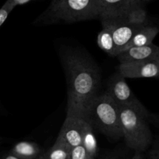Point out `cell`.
<instances>
[{"label":"cell","instance_id":"obj_1","mask_svg":"<svg viewBox=\"0 0 159 159\" xmlns=\"http://www.w3.org/2000/svg\"><path fill=\"white\" fill-rule=\"evenodd\" d=\"M60 57L66 77V113L84 116L87 107L99 94L98 67L90 56L74 48L63 49Z\"/></svg>","mask_w":159,"mask_h":159},{"label":"cell","instance_id":"obj_2","mask_svg":"<svg viewBox=\"0 0 159 159\" xmlns=\"http://www.w3.org/2000/svg\"><path fill=\"white\" fill-rule=\"evenodd\" d=\"M95 19H99L95 0H51L34 23L37 26H45Z\"/></svg>","mask_w":159,"mask_h":159},{"label":"cell","instance_id":"obj_3","mask_svg":"<svg viewBox=\"0 0 159 159\" xmlns=\"http://www.w3.org/2000/svg\"><path fill=\"white\" fill-rule=\"evenodd\" d=\"M84 117L109 140L123 138L119 107L105 93H99L87 107Z\"/></svg>","mask_w":159,"mask_h":159},{"label":"cell","instance_id":"obj_4","mask_svg":"<svg viewBox=\"0 0 159 159\" xmlns=\"http://www.w3.org/2000/svg\"><path fill=\"white\" fill-rule=\"evenodd\" d=\"M123 138L126 145L135 152H143L151 147L153 136L148 124L149 113L129 107H119Z\"/></svg>","mask_w":159,"mask_h":159},{"label":"cell","instance_id":"obj_5","mask_svg":"<svg viewBox=\"0 0 159 159\" xmlns=\"http://www.w3.org/2000/svg\"><path fill=\"white\" fill-rule=\"evenodd\" d=\"M125 78L118 72L109 78L104 93L119 107H129L143 113H148L126 83Z\"/></svg>","mask_w":159,"mask_h":159},{"label":"cell","instance_id":"obj_6","mask_svg":"<svg viewBox=\"0 0 159 159\" xmlns=\"http://www.w3.org/2000/svg\"><path fill=\"white\" fill-rule=\"evenodd\" d=\"M110 26L115 43V57H117L123 51L127 49V47L132 37L139 29L143 26L132 24L128 22L124 17L115 19H102ZM145 26V25H144Z\"/></svg>","mask_w":159,"mask_h":159},{"label":"cell","instance_id":"obj_7","mask_svg":"<svg viewBox=\"0 0 159 159\" xmlns=\"http://www.w3.org/2000/svg\"><path fill=\"white\" fill-rule=\"evenodd\" d=\"M86 119L74 113H66V117L60 129L55 142L66 146L71 150L82 144V135Z\"/></svg>","mask_w":159,"mask_h":159},{"label":"cell","instance_id":"obj_8","mask_svg":"<svg viewBox=\"0 0 159 159\" xmlns=\"http://www.w3.org/2000/svg\"><path fill=\"white\" fill-rule=\"evenodd\" d=\"M99 20L126 16L133 9L144 6L138 0H95Z\"/></svg>","mask_w":159,"mask_h":159},{"label":"cell","instance_id":"obj_9","mask_svg":"<svg viewBox=\"0 0 159 159\" xmlns=\"http://www.w3.org/2000/svg\"><path fill=\"white\" fill-rule=\"evenodd\" d=\"M118 72L125 79H159V60L119 64Z\"/></svg>","mask_w":159,"mask_h":159},{"label":"cell","instance_id":"obj_10","mask_svg":"<svg viewBox=\"0 0 159 159\" xmlns=\"http://www.w3.org/2000/svg\"><path fill=\"white\" fill-rule=\"evenodd\" d=\"M119 64L143 61L159 60V47L151 43L141 47H132L117 56Z\"/></svg>","mask_w":159,"mask_h":159},{"label":"cell","instance_id":"obj_11","mask_svg":"<svg viewBox=\"0 0 159 159\" xmlns=\"http://www.w3.org/2000/svg\"><path fill=\"white\" fill-rule=\"evenodd\" d=\"M45 150L34 141H23L14 144L9 151L20 159H40Z\"/></svg>","mask_w":159,"mask_h":159},{"label":"cell","instance_id":"obj_12","mask_svg":"<svg viewBox=\"0 0 159 159\" xmlns=\"http://www.w3.org/2000/svg\"><path fill=\"white\" fill-rule=\"evenodd\" d=\"M158 33L159 27L154 25L147 24L141 26L133 36L132 40L128 45L127 49L132 47H141L151 44Z\"/></svg>","mask_w":159,"mask_h":159},{"label":"cell","instance_id":"obj_13","mask_svg":"<svg viewBox=\"0 0 159 159\" xmlns=\"http://www.w3.org/2000/svg\"><path fill=\"white\" fill-rule=\"evenodd\" d=\"M101 22L102 24V30L98 34L97 37V43L98 47L102 51L108 54L109 55L115 57V43H114L112 29L105 22Z\"/></svg>","mask_w":159,"mask_h":159},{"label":"cell","instance_id":"obj_14","mask_svg":"<svg viewBox=\"0 0 159 159\" xmlns=\"http://www.w3.org/2000/svg\"><path fill=\"white\" fill-rule=\"evenodd\" d=\"M94 130V129L92 127L90 123L86 120L84 131H83L82 144H81L86 149L89 156L92 158H95L98 152V141L95 138Z\"/></svg>","mask_w":159,"mask_h":159},{"label":"cell","instance_id":"obj_15","mask_svg":"<svg viewBox=\"0 0 159 159\" xmlns=\"http://www.w3.org/2000/svg\"><path fill=\"white\" fill-rule=\"evenodd\" d=\"M70 149L59 143L55 144L45 151L40 159H70Z\"/></svg>","mask_w":159,"mask_h":159},{"label":"cell","instance_id":"obj_16","mask_svg":"<svg viewBox=\"0 0 159 159\" xmlns=\"http://www.w3.org/2000/svg\"><path fill=\"white\" fill-rule=\"evenodd\" d=\"M90 158L82 144L76 146L70 150V159H87Z\"/></svg>","mask_w":159,"mask_h":159},{"label":"cell","instance_id":"obj_17","mask_svg":"<svg viewBox=\"0 0 159 159\" xmlns=\"http://www.w3.org/2000/svg\"><path fill=\"white\" fill-rule=\"evenodd\" d=\"M14 8L7 1L0 8V26L4 23V22L6 20L9 14L12 12V10Z\"/></svg>","mask_w":159,"mask_h":159},{"label":"cell","instance_id":"obj_18","mask_svg":"<svg viewBox=\"0 0 159 159\" xmlns=\"http://www.w3.org/2000/svg\"><path fill=\"white\" fill-rule=\"evenodd\" d=\"M149 158L150 159H159V137H157L151 144Z\"/></svg>","mask_w":159,"mask_h":159},{"label":"cell","instance_id":"obj_19","mask_svg":"<svg viewBox=\"0 0 159 159\" xmlns=\"http://www.w3.org/2000/svg\"><path fill=\"white\" fill-rule=\"evenodd\" d=\"M30 1H31V0H7L8 2L13 8H15L17 6H20V5L26 4V3L29 2Z\"/></svg>","mask_w":159,"mask_h":159},{"label":"cell","instance_id":"obj_20","mask_svg":"<svg viewBox=\"0 0 159 159\" xmlns=\"http://www.w3.org/2000/svg\"><path fill=\"white\" fill-rule=\"evenodd\" d=\"M0 159H20L17 157H16L15 155H13L12 154H11L10 152H8L6 153H4L3 155H2L0 156Z\"/></svg>","mask_w":159,"mask_h":159},{"label":"cell","instance_id":"obj_21","mask_svg":"<svg viewBox=\"0 0 159 159\" xmlns=\"http://www.w3.org/2000/svg\"><path fill=\"white\" fill-rule=\"evenodd\" d=\"M130 159H143L142 153L141 152H135L134 155H132V157Z\"/></svg>","mask_w":159,"mask_h":159},{"label":"cell","instance_id":"obj_22","mask_svg":"<svg viewBox=\"0 0 159 159\" xmlns=\"http://www.w3.org/2000/svg\"><path fill=\"white\" fill-rule=\"evenodd\" d=\"M138 1L140 2L143 3V4L144 5L145 3H147V2H151V0H138Z\"/></svg>","mask_w":159,"mask_h":159},{"label":"cell","instance_id":"obj_23","mask_svg":"<svg viewBox=\"0 0 159 159\" xmlns=\"http://www.w3.org/2000/svg\"><path fill=\"white\" fill-rule=\"evenodd\" d=\"M87 159H94V158H87Z\"/></svg>","mask_w":159,"mask_h":159}]
</instances>
